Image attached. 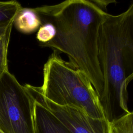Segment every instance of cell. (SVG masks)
<instances>
[{"label":"cell","instance_id":"9c48e42d","mask_svg":"<svg viewBox=\"0 0 133 133\" xmlns=\"http://www.w3.org/2000/svg\"><path fill=\"white\" fill-rule=\"evenodd\" d=\"M109 133H133V113L130 112L109 123Z\"/></svg>","mask_w":133,"mask_h":133},{"label":"cell","instance_id":"6da1fadb","mask_svg":"<svg viewBox=\"0 0 133 133\" xmlns=\"http://www.w3.org/2000/svg\"><path fill=\"white\" fill-rule=\"evenodd\" d=\"M42 23H52L55 37L40 44L58 54L64 53L71 65L81 70L93 86L98 99L104 79L98 56L100 29L108 14L89 0H68L54 5L34 8Z\"/></svg>","mask_w":133,"mask_h":133},{"label":"cell","instance_id":"277c9868","mask_svg":"<svg viewBox=\"0 0 133 133\" xmlns=\"http://www.w3.org/2000/svg\"><path fill=\"white\" fill-rule=\"evenodd\" d=\"M33 100L8 70L0 79V130L3 133H34Z\"/></svg>","mask_w":133,"mask_h":133},{"label":"cell","instance_id":"4fadbf2b","mask_svg":"<svg viewBox=\"0 0 133 133\" xmlns=\"http://www.w3.org/2000/svg\"><path fill=\"white\" fill-rule=\"evenodd\" d=\"M6 70H5V69H3V68H2V67L0 66V79H1V77H2V75H3V73H4V72L5 71H6Z\"/></svg>","mask_w":133,"mask_h":133},{"label":"cell","instance_id":"5b68a950","mask_svg":"<svg viewBox=\"0 0 133 133\" xmlns=\"http://www.w3.org/2000/svg\"><path fill=\"white\" fill-rule=\"evenodd\" d=\"M24 86L41 100L70 133H109V122L105 119L92 118L76 107L57 105L45 99L38 87L29 84Z\"/></svg>","mask_w":133,"mask_h":133},{"label":"cell","instance_id":"ba28073f","mask_svg":"<svg viewBox=\"0 0 133 133\" xmlns=\"http://www.w3.org/2000/svg\"><path fill=\"white\" fill-rule=\"evenodd\" d=\"M21 7L20 4L16 1H0V28L14 23L16 16Z\"/></svg>","mask_w":133,"mask_h":133},{"label":"cell","instance_id":"7a4b0ae2","mask_svg":"<svg viewBox=\"0 0 133 133\" xmlns=\"http://www.w3.org/2000/svg\"><path fill=\"white\" fill-rule=\"evenodd\" d=\"M103 79L99 102L109 123L129 113L127 87L133 78V3L117 15L108 14L98 43Z\"/></svg>","mask_w":133,"mask_h":133},{"label":"cell","instance_id":"5bb4252c","mask_svg":"<svg viewBox=\"0 0 133 133\" xmlns=\"http://www.w3.org/2000/svg\"><path fill=\"white\" fill-rule=\"evenodd\" d=\"M0 133H3V132L0 130Z\"/></svg>","mask_w":133,"mask_h":133},{"label":"cell","instance_id":"7c38bea8","mask_svg":"<svg viewBox=\"0 0 133 133\" xmlns=\"http://www.w3.org/2000/svg\"><path fill=\"white\" fill-rule=\"evenodd\" d=\"M91 2L96 5L98 7L100 8L103 11H105V10L107 9V6L111 3H116L115 1L114 0H91Z\"/></svg>","mask_w":133,"mask_h":133},{"label":"cell","instance_id":"8fae6325","mask_svg":"<svg viewBox=\"0 0 133 133\" xmlns=\"http://www.w3.org/2000/svg\"><path fill=\"white\" fill-rule=\"evenodd\" d=\"M56 30L54 25L49 22L42 23L36 35L37 40L41 44H45L51 41L56 36Z\"/></svg>","mask_w":133,"mask_h":133},{"label":"cell","instance_id":"8992f818","mask_svg":"<svg viewBox=\"0 0 133 133\" xmlns=\"http://www.w3.org/2000/svg\"><path fill=\"white\" fill-rule=\"evenodd\" d=\"M28 90L33 100L34 133H70L41 100L28 89Z\"/></svg>","mask_w":133,"mask_h":133},{"label":"cell","instance_id":"30bf717a","mask_svg":"<svg viewBox=\"0 0 133 133\" xmlns=\"http://www.w3.org/2000/svg\"><path fill=\"white\" fill-rule=\"evenodd\" d=\"M13 24L0 28V66L8 69L7 53Z\"/></svg>","mask_w":133,"mask_h":133},{"label":"cell","instance_id":"3957f363","mask_svg":"<svg viewBox=\"0 0 133 133\" xmlns=\"http://www.w3.org/2000/svg\"><path fill=\"white\" fill-rule=\"evenodd\" d=\"M38 88L45 99L57 105L76 107L92 118L105 119L89 79L55 51L44 65L43 83Z\"/></svg>","mask_w":133,"mask_h":133},{"label":"cell","instance_id":"52a82bcc","mask_svg":"<svg viewBox=\"0 0 133 133\" xmlns=\"http://www.w3.org/2000/svg\"><path fill=\"white\" fill-rule=\"evenodd\" d=\"M41 20L34 8L21 7L14 21L16 28L24 34L36 32L42 25Z\"/></svg>","mask_w":133,"mask_h":133}]
</instances>
